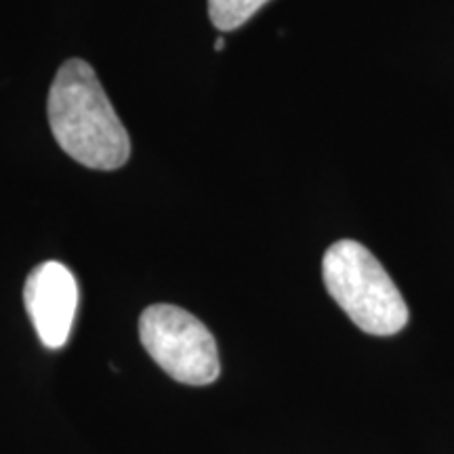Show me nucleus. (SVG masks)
<instances>
[{
    "instance_id": "f257e3e1",
    "label": "nucleus",
    "mask_w": 454,
    "mask_h": 454,
    "mask_svg": "<svg viewBox=\"0 0 454 454\" xmlns=\"http://www.w3.org/2000/svg\"><path fill=\"white\" fill-rule=\"evenodd\" d=\"M47 110L55 141L82 167L116 170L129 160L127 129L84 59H67L57 70Z\"/></svg>"
},
{
    "instance_id": "f03ea898",
    "label": "nucleus",
    "mask_w": 454,
    "mask_h": 454,
    "mask_svg": "<svg viewBox=\"0 0 454 454\" xmlns=\"http://www.w3.org/2000/svg\"><path fill=\"white\" fill-rule=\"evenodd\" d=\"M322 278L331 297L368 334L389 337L408 325L402 293L379 259L356 240H339L322 259Z\"/></svg>"
},
{
    "instance_id": "7ed1b4c3",
    "label": "nucleus",
    "mask_w": 454,
    "mask_h": 454,
    "mask_svg": "<svg viewBox=\"0 0 454 454\" xmlns=\"http://www.w3.org/2000/svg\"><path fill=\"white\" fill-rule=\"evenodd\" d=\"M139 339L164 372L184 385H211L219 379V351L213 333L177 305H150L139 317Z\"/></svg>"
},
{
    "instance_id": "20e7f679",
    "label": "nucleus",
    "mask_w": 454,
    "mask_h": 454,
    "mask_svg": "<svg viewBox=\"0 0 454 454\" xmlns=\"http://www.w3.org/2000/svg\"><path fill=\"white\" fill-rule=\"evenodd\" d=\"M24 303L38 339L49 349L67 343L78 308V282L59 261H44L27 276Z\"/></svg>"
},
{
    "instance_id": "39448f33",
    "label": "nucleus",
    "mask_w": 454,
    "mask_h": 454,
    "mask_svg": "<svg viewBox=\"0 0 454 454\" xmlns=\"http://www.w3.org/2000/svg\"><path fill=\"white\" fill-rule=\"evenodd\" d=\"M270 0H208V17L221 32H231L247 24Z\"/></svg>"
},
{
    "instance_id": "423d86ee",
    "label": "nucleus",
    "mask_w": 454,
    "mask_h": 454,
    "mask_svg": "<svg viewBox=\"0 0 454 454\" xmlns=\"http://www.w3.org/2000/svg\"><path fill=\"white\" fill-rule=\"evenodd\" d=\"M223 44H225V41L223 38H217V43H215V51H223Z\"/></svg>"
}]
</instances>
